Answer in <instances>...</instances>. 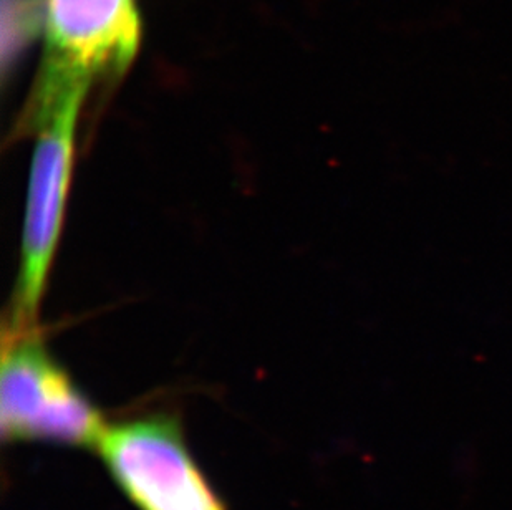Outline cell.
I'll return each mask as SVG.
<instances>
[{
  "label": "cell",
  "instance_id": "obj_4",
  "mask_svg": "<svg viewBox=\"0 0 512 510\" xmlns=\"http://www.w3.org/2000/svg\"><path fill=\"white\" fill-rule=\"evenodd\" d=\"M40 77L83 83L118 77L141 39L135 0H47Z\"/></svg>",
  "mask_w": 512,
  "mask_h": 510
},
{
  "label": "cell",
  "instance_id": "obj_3",
  "mask_svg": "<svg viewBox=\"0 0 512 510\" xmlns=\"http://www.w3.org/2000/svg\"><path fill=\"white\" fill-rule=\"evenodd\" d=\"M97 449L138 510H226L171 414H145L107 426Z\"/></svg>",
  "mask_w": 512,
  "mask_h": 510
},
{
  "label": "cell",
  "instance_id": "obj_2",
  "mask_svg": "<svg viewBox=\"0 0 512 510\" xmlns=\"http://www.w3.org/2000/svg\"><path fill=\"white\" fill-rule=\"evenodd\" d=\"M0 424L5 441L97 448L107 429L102 414L50 355L37 327L4 335Z\"/></svg>",
  "mask_w": 512,
  "mask_h": 510
},
{
  "label": "cell",
  "instance_id": "obj_1",
  "mask_svg": "<svg viewBox=\"0 0 512 510\" xmlns=\"http://www.w3.org/2000/svg\"><path fill=\"white\" fill-rule=\"evenodd\" d=\"M87 92L85 87L37 88L32 98L29 121L39 135L30 166L19 279L10 327H37L40 300L62 232L78 115Z\"/></svg>",
  "mask_w": 512,
  "mask_h": 510
}]
</instances>
